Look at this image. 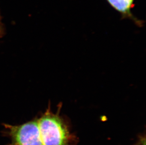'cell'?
Listing matches in <instances>:
<instances>
[{"label": "cell", "mask_w": 146, "mask_h": 145, "mask_svg": "<svg viewBox=\"0 0 146 145\" xmlns=\"http://www.w3.org/2000/svg\"><path fill=\"white\" fill-rule=\"evenodd\" d=\"M142 140H141V144H139V145H142Z\"/></svg>", "instance_id": "obj_4"}, {"label": "cell", "mask_w": 146, "mask_h": 145, "mask_svg": "<svg viewBox=\"0 0 146 145\" xmlns=\"http://www.w3.org/2000/svg\"><path fill=\"white\" fill-rule=\"evenodd\" d=\"M106 1L111 7L120 13L122 19H130L138 26H142L143 21L138 19L131 11L135 6L134 0H106Z\"/></svg>", "instance_id": "obj_3"}, {"label": "cell", "mask_w": 146, "mask_h": 145, "mask_svg": "<svg viewBox=\"0 0 146 145\" xmlns=\"http://www.w3.org/2000/svg\"><path fill=\"white\" fill-rule=\"evenodd\" d=\"M5 134L11 142L7 145H44L37 120L19 125H5Z\"/></svg>", "instance_id": "obj_2"}, {"label": "cell", "mask_w": 146, "mask_h": 145, "mask_svg": "<svg viewBox=\"0 0 146 145\" xmlns=\"http://www.w3.org/2000/svg\"><path fill=\"white\" fill-rule=\"evenodd\" d=\"M37 122L44 145H72L74 137L59 113L47 110Z\"/></svg>", "instance_id": "obj_1"}]
</instances>
